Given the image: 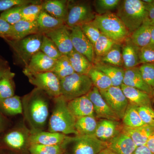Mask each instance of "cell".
Listing matches in <instances>:
<instances>
[{
	"mask_svg": "<svg viewBox=\"0 0 154 154\" xmlns=\"http://www.w3.org/2000/svg\"><path fill=\"white\" fill-rule=\"evenodd\" d=\"M42 3L30 4L23 6L21 11L22 19L30 22L36 21L42 11Z\"/></svg>",
	"mask_w": 154,
	"mask_h": 154,
	"instance_id": "obj_40",
	"label": "cell"
},
{
	"mask_svg": "<svg viewBox=\"0 0 154 154\" xmlns=\"http://www.w3.org/2000/svg\"><path fill=\"white\" fill-rule=\"evenodd\" d=\"M3 119L2 116L0 115V131L2 130L3 128Z\"/></svg>",
	"mask_w": 154,
	"mask_h": 154,
	"instance_id": "obj_55",
	"label": "cell"
},
{
	"mask_svg": "<svg viewBox=\"0 0 154 154\" xmlns=\"http://www.w3.org/2000/svg\"><path fill=\"white\" fill-rule=\"evenodd\" d=\"M96 16L89 2H69L66 25L69 29L81 27L86 23L94 21Z\"/></svg>",
	"mask_w": 154,
	"mask_h": 154,
	"instance_id": "obj_7",
	"label": "cell"
},
{
	"mask_svg": "<svg viewBox=\"0 0 154 154\" xmlns=\"http://www.w3.org/2000/svg\"><path fill=\"white\" fill-rule=\"evenodd\" d=\"M40 51L54 60H57L63 55L53 42L45 35L43 36Z\"/></svg>",
	"mask_w": 154,
	"mask_h": 154,
	"instance_id": "obj_39",
	"label": "cell"
},
{
	"mask_svg": "<svg viewBox=\"0 0 154 154\" xmlns=\"http://www.w3.org/2000/svg\"><path fill=\"white\" fill-rule=\"evenodd\" d=\"M45 93L35 88L22 99L23 113L31 129V133L43 131L49 115Z\"/></svg>",
	"mask_w": 154,
	"mask_h": 154,
	"instance_id": "obj_1",
	"label": "cell"
},
{
	"mask_svg": "<svg viewBox=\"0 0 154 154\" xmlns=\"http://www.w3.org/2000/svg\"><path fill=\"white\" fill-rule=\"evenodd\" d=\"M71 113L76 118L86 116H95L94 105L87 95L67 102Z\"/></svg>",
	"mask_w": 154,
	"mask_h": 154,
	"instance_id": "obj_18",
	"label": "cell"
},
{
	"mask_svg": "<svg viewBox=\"0 0 154 154\" xmlns=\"http://www.w3.org/2000/svg\"><path fill=\"white\" fill-rule=\"evenodd\" d=\"M94 87L100 90H105L112 86L111 80L104 72L93 67L88 75Z\"/></svg>",
	"mask_w": 154,
	"mask_h": 154,
	"instance_id": "obj_33",
	"label": "cell"
},
{
	"mask_svg": "<svg viewBox=\"0 0 154 154\" xmlns=\"http://www.w3.org/2000/svg\"><path fill=\"white\" fill-rule=\"evenodd\" d=\"M101 63L124 68L122 44L116 43L111 49L105 55L98 57H95L94 63Z\"/></svg>",
	"mask_w": 154,
	"mask_h": 154,
	"instance_id": "obj_27",
	"label": "cell"
},
{
	"mask_svg": "<svg viewBox=\"0 0 154 154\" xmlns=\"http://www.w3.org/2000/svg\"><path fill=\"white\" fill-rule=\"evenodd\" d=\"M123 127L122 121L99 119L95 135L99 140L107 142L122 132Z\"/></svg>",
	"mask_w": 154,
	"mask_h": 154,
	"instance_id": "obj_15",
	"label": "cell"
},
{
	"mask_svg": "<svg viewBox=\"0 0 154 154\" xmlns=\"http://www.w3.org/2000/svg\"><path fill=\"white\" fill-rule=\"evenodd\" d=\"M139 68L144 81L154 93V63L142 64Z\"/></svg>",
	"mask_w": 154,
	"mask_h": 154,
	"instance_id": "obj_43",
	"label": "cell"
},
{
	"mask_svg": "<svg viewBox=\"0 0 154 154\" xmlns=\"http://www.w3.org/2000/svg\"><path fill=\"white\" fill-rule=\"evenodd\" d=\"M152 25L145 21L130 35L129 37L134 44L142 48L150 44L151 41V31Z\"/></svg>",
	"mask_w": 154,
	"mask_h": 154,
	"instance_id": "obj_29",
	"label": "cell"
},
{
	"mask_svg": "<svg viewBox=\"0 0 154 154\" xmlns=\"http://www.w3.org/2000/svg\"><path fill=\"white\" fill-rule=\"evenodd\" d=\"M141 119L146 125L154 127V110L152 107H137Z\"/></svg>",
	"mask_w": 154,
	"mask_h": 154,
	"instance_id": "obj_46",
	"label": "cell"
},
{
	"mask_svg": "<svg viewBox=\"0 0 154 154\" xmlns=\"http://www.w3.org/2000/svg\"><path fill=\"white\" fill-rule=\"evenodd\" d=\"M146 146L148 148L151 152L154 154V133L148 140Z\"/></svg>",
	"mask_w": 154,
	"mask_h": 154,
	"instance_id": "obj_52",
	"label": "cell"
},
{
	"mask_svg": "<svg viewBox=\"0 0 154 154\" xmlns=\"http://www.w3.org/2000/svg\"><path fill=\"white\" fill-rule=\"evenodd\" d=\"M98 154H116L114 152L112 151V150L110 149L107 148H106L104 149L101 151Z\"/></svg>",
	"mask_w": 154,
	"mask_h": 154,
	"instance_id": "obj_53",
	"label": "cell"
},
{
	"mask_svg": "<svg viewBox=\"0 0 154 154\" xmlns=\"http://www.w3.org/2000/svg\"><path fill=\"white\" fill-rule=\"evenodd\" d=\"M99 92L111 110L122 121L129 102L121 87L112 86Z\"/></svg>",
	"mask_w": 154,
	"mask_h": 154,
	"instance_id": "obj_10",
	"label": "cell"
},
{
	"mask_svg": "<svg viewBox=\"0 0 154 154\" xmlns=\"http://www.w3.org/2000/svg\"><path fill=\"white\" fill-rule=\"evenodd\" d=\"M146 4L147 17L145 21L154 26V0L150 4Z\"/></svg>",
	"mask_w": 154,
	"mask_h": 154,
	"instance_id": "obj_49",
	"label": "cell"
},
{
	"mask_svg": "<svg viewBox=\"0 0 154 154\" xmlns=\"http://www.w3.org/2000/svg\"><path fill=\"white\" fill-rule=\"evenodd\" d=\"M123 84L143 91L154 97V92L144 81L139 66L125 69Z\"/></svg>",
	"mask_w": 154,
	"mask_h": 154,
	"instance_id": "obj_21",
	"label": "cell"
},
{
	"mask_svg": "<svg viewBox=\"0 0 154 154\" xmlns=\"http://www.w3.org/2000/svg\"><path fill=\"white\" fill-rule=\"evenodd\" d=\"M106 143L107 148L116 154H132L137 147L132 139L122 131Z\"/></svg>",
	"mask_w": 154,
	"mask_h": 154,
	"instance_id": "obj_19",
	"label": "cell"
},
{
	"mask_svg": "<svg viewBox=\"0 0 154 154\" xmlns=\"http://www.w3.org/2000/svg\"><path fill=\"white\" fill-rule=\"evenodd\" d=\"M150 44L154 45V26H152L151 31V41Z\"/></svg>",
	"mask_w": 154,
	"mask_h": 154,
	"instance_id": "obj_54",
	"label": "cell"
},
{
	"mask_svg": "<svg viewBox=\"0 0 154 154\" xmlns=\"http://www.w3.org/2000/svg\"><path fill=\"white\" fill-rule=\"evenodd\" d=\"M75 72L88 75L94 64L85 56L74 49L67 56Z\"/></svg>",
	"mask_w": 154,
	"mask_h": 154,
	"instance_id": "obj_28",
	"label": "cell"
},
{
	"mask_svg": "<svg viewBox=\"0 0 154 154\" xmlns=\"http://www.w3.org/2000/svg\"><path fill=\"white\" fill-rule=\"evenodd\" d=\"M29 136L27 137L22 131L14 130L7 134L4 140L5 143L11 148L21 149L25 146L27 142L28 143Z\"/></svg>",
	"mask_w": 154,
	"mask_h": 154,
	"instance_id": "obj_32",
	"label": "cell"
},
{
	"mask_svg": "<svg viewBox=\"0 0 154 154\" xmlns=\"http://www.w3.org/2000/svg\"><path fill=\"white\" fill-rule=\"evenodd\" d=\"M98 121L95 116H86L76 118L75 129L78 135H95Z\"/></svg>",
	"mask_w": 154,
	"mask_h": 154,
	"instance_id": "obj_30",
	"label": "cell"
},
{
	"mask_svg": "<svg viewBox=\"0 0 154 154\" xmlns=\"http://www.w3.org/2000/svg\"><path fill=\"white\" fill-rule=\"evenodd\" d=\"M42 2V1L36 0H0V12L2 13L17 6L38 4Z\"/></svg>",
	"mask_w": 154,
	"mask_h": 154,
	"instance_id": "obj_45",
	"label": "cell"
},
{
	"mask_svg": "<svg viewBox=\"0 0 154 154\" xmlns=\"http://www.w3.org/2000/svg\"><path fill=\"white\" fill-rule=\"evenodd\" d=\"M0 109L4 113L10 115L22 114L23 113L22 101L17 96L4 99H0Z\"/></svg>",
	"mask_w": 154,
	"mask_h": 154,
	"instance_id": "obj_31",
	"label": "cell"
},
{
	"mask_svg": "<svg viewBox=\"0 0 154 154\" xmlns=\"http://www.w3.org/2000/svg\"><path fill=\"white\" fill-rule=\"evenodd\" d=\"M56 62V60L48 57L40 51L31 58L28 66L24 68L23 73L52 72Z\"/></svg>",
	"mask_w": 154,
	"mask_h": 154,
	"instance_id": "obj_16",
	"label": "cell"
},
{
	"mask_svg": "<svg viewBox=\"0 0 154 154\" xmlns=\"http://www.w3.org/2000/svg\"><path fill=\"white\" fill-rule=\"evenodd\" d=\"M43 34H33L18 40L5 39L17 63L27 66L31 58L40 51Z\"/></svg>",
	"mask_w": 154,
	"mask_h": 154,
	"instance_id": "obj_4",
	"label": "cell"
},
{
	"mask_svg": "<svg viewBox=\"0 0 154 154\" xmlns=\"http://www.w3.org/2000/svg\"><path fill=\"white\" fill-rule=\"evenodd\" d=\"M69 1L66 0H47L42 3V11L51 16L65 22Z\"/></svg>",
	"mask_w": 154,
	"mask_h": 154,
	"instance_id": "obj_22",
	"label": "cell"
},
{
	"mask_svg": "<svg viewBox=\"0 0 154 154\" xmlns=\"http://www.w3.org/2000/svg\"><path fill=\"white\" fill-rule=\"evenodd\" d=\"M24 6H17L3 12L0 14V17L10 25H14L22 20L21 11Z\"/></svg>",
	"mask_w": 154,
	"mask_h": 154,
	"instance_id": "obj_42",
	"label": "cell"
},
{
	"mask_svg": "<svg viewBox=\"0 0 154 154\" xmlns=\"http://www.w3.org/2000/svg\"><path fill=\"white\" fill-rule=\"evenodd\" d=\"M29 82L48 96L55 98L61 96L60 80L52 72L26 73Z\"/></svg>",
	"mask_w": 154,
	"mask_h": 154,
	"instance_id": "obj_8",
	"label": "cell"
},
{
	"mask_svg": "<svg viewBox=\"0 0 154 154\" xmlns=\"http://www.w3.org/2000/svg\"><path fill=\"white\" fill-rule=\"evenodd\" d=\"M122 122L124 126L137 128L146 125L142 120L135 106L128 105Z\"/></svg>",
	"mask_w": 154,
	"mask_h": 154,
	"instance_id": "obj_34",
	"label": "cell"
},
{
	"mask_svg": "<svg viewBox=\"0 0 154 154\" xmlns=\"http://www.w3.org/2000/svg\"><path fill=\"white\" fill-rule=\"evenodd\" d=\"M54 99V106L49 119L48 131L78 135L75 129L76 118L69 110L67 101L61 95Z\"/></svg>",
	"mask_w": 154,
	"mask_h": 154,
	"instance_id": "obj_2",
	"label": "cell"
},
{
	"mask_svg": "<svg viewBox=\"0 0 154 154\" xmlns=\"http://www.w3.org/2000/svg\"><path fill=\"white\" fill-rule=\"evenodd\" d=\"M121 88L129 104L136 107L148 106L152 107L154 97L150 94L122 84Z\"/></svg>",
	"mask_w": 154,
	"mask_h": 154,
	"instance_id": "obj_17",
	"label": "cell"
},
{
	"mask_svg": "<svg viewBox=\"0 0 154 154\" xmlns=\"http://www.w3.org/2000/svg\"><path fill=\"white\" fill-rule=\"evenodd\" d=\"M139 56L141 64L154 63V45L149 44L140 48Z\"/></svg>",
	"mask_w": 154,
	"mask_h": 154,
	"instance_id": "obj_47",
	"label": "cell"
},
{
	"mask_svg": "<svg viewBox=\"0 0 154 154\" xmlns=\"http://www.w3.org/2000/svg\"><path fill=\"white\" fill-rule=\"evenodd\" d=\"M121 44L124 68L139 66L141 64L139 56L140 48L134 44L129 36Z\"/></svg>",
	"mask_w": 154,
	"mask_h": 154,
	"instance_id": "obj_20",
	"label": "cell"
},
{
	"mask_svg": "<svg viewBox=\"0 0 154 154\" xmlns=\"http://www.w3.org/2000/svg\"><path fill=\"white\" fill-rule=\"evenodd\" d=\"M117 9L116 15L130 34L140 27L146 19V4L142 0L121 1Z\"/></svg>",
	"mask_w": 154,
	"mask_h": 154,
	"instance_id": "obj_3",
	"label": "cell"
},
{
	"mask_svg": "<svg viewBox=\"0 0 154 154\" xmlns=\"http://www.w3.org/2000/svg\"><path fill=\"white\" fill-rule=\"evenodd\" d=\"M37 33L38 32L36 21L30 22L22 19L12 25L11 36L8 39L18 40Z\"/></svg>",
	"mask_w": 154,
	"mask_h": 154,
	"instance_id": "obj_24",
	"label": "cell"
},
{
	"mask_svg": "<svg viewBox=\"0 0 154 154\" xmlns=\"http://www.w3.org/2000/svg\"><path fill=\"white\" fill-rule=\"evenodd\" d=\"M12 25L0 17V37L8 39L11 36Z\"/></svg>",
	"mask_w": 154,
	"mask_h": 154,
	"instance_id": "obj_48",
	"label": "cell"
},
{
	"mask_svg": "<svg viewBox=\"0 0 154 154\" xmlns=\"http://www.w3.org/2000/svg\"><path fill=\"white\" fill-rule=\"evenodd\" d=\"M87 96L94 105L96 119L121 121L107 105L98 88L94 86Z\"/></svg>",
	"mask_w": 154,
	"mask_h": 154,
	"instance_id": "obj_12",
	"label": "cell"
},
{
	"mask_svg": "<svg viewBox=\"0 0 154 154\" xmlns=\"http://www.w3.org/2000/svg\"><path fill=\"white\" fill-rule=\"evenodd\" d=\"M0 150H1V148H0Z\"/></svg>",
	"mask_w": 154,
	"mask_h": 154,
	"instance_id": "obj_56",
	"label": "cell"
},
{
	"mask_svg": "<svg viewBox=\"0 0 154 154\" xmlns=\"http://www.w3.org/2000/svg\"><path fill=\"white\" fill-rule=\"evenodd\" d=\"M122 131L132 139L137 147L146 145L148 140L154 133V127L144 125L137 128H129L123 125Z\"/></svg>",
	"mask_w": 154,
	"mask_h": 154,
	"instance_id": "obj_23",
	"label": "cell"
},
{
	"mask_svg": "<svg viewBox=\"0 0 154 154\" xmlns=\"http://www.w3.org/2000/svg\"><path fill=\"white\" fill-rule=\"evenodd\" d=\"M71 137L60 133L39 131L30 134L28 138V143L29 145L37 144L45 145H67Z\"/></svg>",
	"mask_w": 154,
	"mask_h": 154,
	"instance_id": "obj_13",
	"label": "cell"
},
{
	"mask_svg": "<svg viewBox=\"0 0 154 154\" xmlns=\"http://www.w3.org/2000/svg\"><path fill=\"white\" fill-rule=\"evenodd\" d=\"M52 72L60 80L75 73L66 55H62L56 60Z\"/></svg>",
	"mask_w": 154,
	"mask_h": 154,
	"instance_id": "obj_35",
	"label": "cell"
},
{
	"mask_svg": "<svg viewBox=\"0 0 154 154\" xmlns=\"http://www.w3.org/2000/svg\"><path fill=\"white\" fill-rule=\"evenodd\" d=\"M94 66L109 77L112 86L121 87L123 84L125 71L124 68L101 63H95Z\"/></svg>",
	"mask_w": 154,
	"mask_h": 154,
	"instance_id": "obj_26",
	"label": "cell"
},
{
	"mask_svg": "<svg viewBox=\"0 0 154 154\" xmlns=\"http://www.w3.org/2000/svg\"><path fill=\"white\" fill-rule=\"evenodd\" d=\"M115 43L116 42L115 41L101 33L100 37L94 45L96 57L105 55L111 49Z\"/></svg>",
	"mask_w": 154,
	"mask_h": 154,
	"instance_id": "obj_38",
	"label": "cell"
},
{
	"mask_svg": "<svg viewBox=\"0 0 154 154\" xmlns=\"http://www.w3.org/2000/svg\"><path fill=\"white\" fill-rule=\"evenodd\" d=\"M81 28L87 38L94 45L100 37L101 32L94 21L86 23Z\"/></svg>",
	"mask_w": 154,
	"mask_h": 154,
	"instance_id": "obj_44",
	"label": "cell"
},
{
	"mask_svg": "<svg viewBox=\"0 0 154 154\" xmlns=\"http://www.w3.org/2000/svg\"><path fill=\"white\" fill-rule=\"evenodd\" d=\"M38 33L44 34L66 25L65 22L54 18L42 11L36 20Z\"/></svg>",
	"mask_w": 154,
	"mask_h": 154,
	"instance_id": "obj_25",
	"label": "cell"
},
{
	"mask_svg": "<svg viewBox=\"0 0 154 154\" xmlns=\"http://www.w3.org/2000/svg\"><path fill=\"white\" fill-rule=\"evenodd\" d=\"M121 1L119 0H97L94 7L97 15H103L117 9Z\"/></svg>",
	"mask_w": 154,
	"mask_h": 154,
	"instance_id": "obj_41",
	"label": "cell"
},
{
	"mask_svg": "<svg viewBox=\"0 0 154 154\" xmlns=\"http://www.w3.org/2000/svg\"><path fill=\"white\" fill-rule=\"evenodd\" d=\"M132 154H153L146 145L139 146Z\"/></svg>",
	"mask_w": 154,
	"mask_h": 154,
	"instance_id": "obj_51",
	"label": "cell"
},
{
	"mask_svg": "<svg viewBox=\"0 0 154 154\" xmlns=\"http://www.w3.org/2000/svg\"><path fill=\"white\" fill-rule=\"evenodd\" d=\"M68 143L72 144V154H98L107 148L106 143L95 135H75Z\"/></svg>",
	"mask_w": 154,
	"mask_h": 154,
	"instance_id": "obj_9",
	"label": "cell"
},
{
	"mask_svg": "<svg viewBox=\"0 0 154 154\" xmlns=\"http://www.w3.org/2000/svg\"><path fill=\"white\" fill-rule=\"evenodd\" d=\"M61 95L67 102L87 95L94 87L88 75L74 73L60 80Z\"/></svg>",
	"mask_w": 154,
	"mask_h": 154,
	"instance_id": "obj_6",
	"label": "cell"
},
{
	"mask_svg": "<svg viewBox=\"0 0 154 154\" xmlns=\"http://www.w3.org/2000/svg\"><path fill=\"white\" fill-rule=\"evenodd\" d=\"M70 30L74 49L85 56L94 64L96 57L94 45L87 38L81 27H75Z\"/></svg>",
	"mask_w": 154,
	"mask_h": 154,
	"instance_id": "obj_11",
	"label": "cell"
},
{
	"mask_svg": "<svg viewBox=\"0 0 154 154\" xmlns=\"http://www.w3.org/2000/svg\"><path fill=\"white\" fill-rule=\"evenodd\" d=\"M15 73L10 71L0 81V99H4L15 95L14 78Z\"/></svg>",
	"mask_w": 154,
	"mask_h": 154,
	"instance_id": "obj_36",
	"label": "cell"
},
{
	"mask_svg": "<svg viewBox=\"0 0 154 154\" xmlns=\"http://www.w3.org/2000/svg\"><path fill=\"white\" fill-rule=\"evenodd\" d=\"M66 144L45 145L32 144L28 148L31 154H63Z\"/></svg>",
	"mask_w": 154,
	"mask_h": 154,
	"instance_id": "obj_37",
	"label": "cell"
},
{
	"mask_svg": "<svg viewBox=\"0 0 154 154\" xmlns=\"http://www.w3.org/2000/svg\"><path fill=\"white\" fill-rule=\"evenodd\" d=\"M11 71L8 62L0 57V81L8 72Z\"/></svg>",
	"mask_w": 154,
	"mask_h": 154,
	"instance_id": "obj_50",
	"label": "cell"
},
{
	"mask_svg": "<svg viewBox=\"0 0 154 154\" xmlns=\"http://www.w3.org/2000/svg\"><path fill=\"white\" fill-rule=\"evenodd\" d=\"M69 30L66 25H64L44 34L53 42L63 55H68L74 50Z\"/></svg>",
	"mask_w": 154,
	"mask_h": 154,
	"instance_id": "obj_14",
	"label": "cell"
},
{
	"mask_svg": "<svg viewBox=\"0 0 154 154\" xmlns=\"http://www.w3.org/2000/svg\"><path fill=\"white\" fill-rule=\"evenodd\" d=\"M94 22L101 33L116 43L122 44L130 35L123 22L112 12L103 15L96 14Z\"/></svg>",
	"mask_w": 154,
	"mask_h": 154,
	"instance_id": "obj_5",
	"label": "cell"
}]
</instances>
